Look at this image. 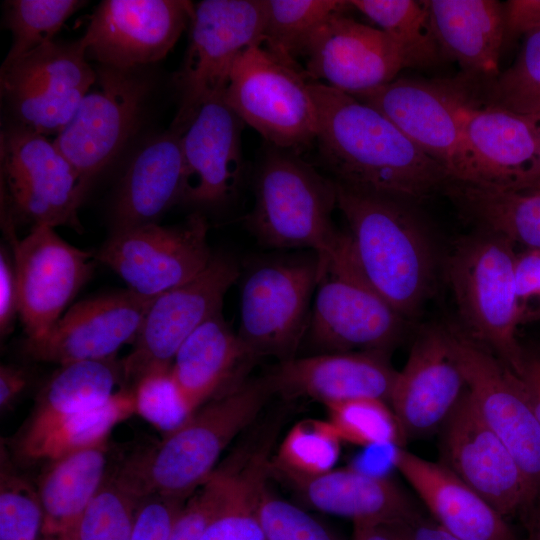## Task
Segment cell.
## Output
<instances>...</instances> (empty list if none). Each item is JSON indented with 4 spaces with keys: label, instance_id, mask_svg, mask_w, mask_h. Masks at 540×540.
I'll return each mask as SVG.
<instances>
[{
    "label": "cell",
    "instance_id": "17",
    "mask_svg": "<svg viewBox=\"0 0 540 540\" xmlns=\"http://www.w3.org/2000/svg\"><path fill=\"white\" fill-rule=\"evenodd\" d=\"M19 317L27 340L45 336L89 280L95 257L63 240L54 228L32 227L22 239L12 236Z\"/></svg>",
    "mask_w": 540,
    "mask_h": 540
},
{
    "label": "cell",
    "instance_id": "53",
    "mask_svg": "<svg viewBox=\"0 0 540 540\" xmlns=\"http://www.w3.org/2000/svg\"><path fill=\"white\" fill-rule=\"evenodd\" d=\"M519 378L540 422V352L524 349L523 369Z\"/></svg>",
    "mask_w": 540,
    "mask_h": 540
},
{
    "label": "cell",
    "instance_id": "43",
    "mask_svg": "<svg viewBox=\"0 0 540 540\" xmlns=\"http://www.w3.org/2000/svg\"><path fill=\"white\" fill-rule=\"evenodd\" d=\"M43 509L37 487L18 474L1 447L0 540H39Z\"/></svg>",
    "mask_w": 540,
    "mask_h": 540
},
{
    "label": "cell",
    "instance_id": "31",
    "mask_svg": "<svg viewBox=\"0 0 540 540\" xmlns=\"http://www.w3.org/2000/svg\"><path fill=\"white\" fill-rule=\"evenodd\" d=\"M46 463L36 486L43 509L41 537L77 540L83 515L108 474L107 442Z\"/></svg>",
    "mask_w": 540,
    "mask_h": 540
},
{
    "label": "cell",
    "instance_id": "40",
    "mask_svg": "<svg viewBox=\"0 0 540 540\" xmlns=\"http://www.w3.org/2000/svg\"><path fill=\"white\" fill-rule=\"evenodd\" d=\"M85 4L78 0L6 1L5 23L12 33V43L2 65L53 42L65 21Z\"/></svg>",
    "mask_w": 540,
    "mask_h": 540
},
{
    "label": "cell",
    "instance_id": "3",
    "mask_svg": "<svg viewBox=\"0 0 540 540\" xmlns=\"http://www.w3.org/2000/svg\"><path fill=\"white\" fill-rule=\"evenodd\" d=\"M273 393L267 376L238 383L208 400L152 448L116 470L140 497L187 500L215 471L232 442L258 416Z\"/></svg>",
    "mask_w": 540,
    "mask_h": 540
},
{
    "label": "cell",
    "instance_id": "1",
    "mask_svg": "<svg viewBox=\"0 0 540 540\" xmlns=\"http://www.w3.org/2000/svg\"><path fill=\"white\" fill-rule=\"evenodd\" d=\"M317 109L316 142L333 180L418 204L452 181L388 118L351 94L309 83Z\"/></svg>",
    "mask_w": 540,
    "mask_h": 540
},
{
    "label": "cell",
    "instance_id": "46",
    "mask_svg": "<svg viewBox=\"0 0 540 540\" xmlns=\"http://www.w3.org/2000/svg\"><path fill=\"white\" fill-rule=\"evenodd\" d=\"M261 520L266 540H339L316 518L267 489Z\"/></svg>",
    "mask_w": 540,
    "mask_h": 540
},
{
    "label": "cell",
    "instance_id": "16",
    "mask_svg": "<svg viewBox=\"0 0 540 540\" xmlns=\"http://www.w3.org/2000/svg\"><path fill=\"white\" fill-rule=\"evenodd\" d=\"M239 275L233 257L214 254L196 277L154 298L133 349L122 359L125 383L134 387L148 373L169 369L187 337L222 309L224 296Z\"/></svg>",
    "mask_w": 540,
    "mask_h": 540
},
{
    "label": "cell",
    "instance_id": "6",
    "mask_svg": "<svg viewBox=\"0 0 540 540\" xmlns=\"http://www.w3.org/2000/svg\"><path fill=\"white\" fill-rule=\"evenodd\" d=\"M320 264L305 337L319 353L354 349L385 352L402 338L408 320L369 284L345 232L336 254Z\"/></svg>",
    "mask_w": 540,
    "mask_h": 540
},
{
    "label": "cell",
    "instance_id": "21",
    "mask_svg": "<svg viewBox=\"0 0 540 540\" xmlns=\"http://www.w3.org/2000/svg\"><path fill=\"white\" fill-rule=\"evenodd\" d=\"M152 301L127 288L82 300L45 336L26 339L24 351L36 361L59 365L116 357L121 347L134 343Z\"/></svg>",
    "mask_w": 540,
    "mask_h": 540
},
{
    "label": "cell",
    "instance_id": "4",
    "mask_svg": "<svg viewBox=\"0 0 540 540\" xmlns=\"http://www.w3.org/2000/svg\"><path fill=\"white\" fill-rule=\"evenodd\" d=\"M255 202L246 225L260 244L309 249L320 262L333 257L345 232L334 224L337 186L293 154L270 145L256 173Z\"/></svg>",
    "mask_w": 540,
    "mask_h": 540
},
{
    "label": "cell",
    "instance_id": "48",
    "mask_svg": "<svg viewBox=\"0 0 540 540\" xmlns=\"http://www.w3.org/2000/svg\"><path fill=\"white\" fill-rule=\"evenodd\" d=\"M515 288L517 326L540 321V250L516 252Z\"/></svg>",
    "mask_w": 540,
    "mask_h": 540
},
{
    "label": "cell",
    "instance_id": "37",
    "mask_svg": "<svg viewBox=\"0 0 540 540\" xmlns=\"http://www.w3.org/2000/svg\"><path fill=\"white\" fill-rule=\"evenodd\" d=\"M394 42L405 68H429L446 59L422 1L352 0Z\"/></svg>",
    "mask_w": 540,
    "mask_h": 540
},
{
    "label": "cell",
    "instance_id": "39",
    "mask_svg": "<svg viewBox=\"0 0 540 540\" xmlns=\"http://www.w3.org/2000/svg\"><path fill=\"white\" fill-rule=\"evenodd\" d=\"M467 86L484 101L540 122V29L525 36L515 62L493 81Z\"/></svg>",
    "mask_w": 540,
    "mask_h": 540
},
{
    "label": "cell",
    "instance_id": "51",
    "mask_svg": "<svg viewBox=\"0 0 540 540\" xmlns=\"http://www.w3.org/2000/svg\"><path fill=\"white\" fill-rule=\"evenodd\" d=\"M395 540H461L435 520H429L415 512L410 517L387 525Z\"/></svg>",
    "mask_w": 540,
    "mask_h": 540
},
{
    "label": "cell",
    "instance_id": "14",
    "mask_svg": "<svg viewBox=\"0 0 540 540\" xmlns=\"http://www.w3.org/2000/svg\"><path fill=\"white\" fill-rule=\"evenodd\" d=\"M96 79L54 143L91 185L140 124L152 81L141 68L99 65Z\"/></svg>",
    "mask_w": 540,
    "mask_h": 540
},
{
    "label": "cell",
    "instance_id": "28",
    "mask_svg": "<svg viewBox=\"0 0 540 540\" xmlns=\"http://www.w3.org/2000/svg\"><path fill=\"white\" fill-rule=\"evenodd\" d=\"M182 132L170 127L137 151L118 187L113 230L157 223L183 193Z\"/></svg>",
    "mask_w": 540,
    "mask_h": 540
},
{
    "label": "cell",
    "instance_id": "25",
    "mask_svg": "<svg viewBox=\"0 0 540 540\" xmlns=\"http://www.w3.org/2000/svg\"><path fill=\"white\" fill-rule=\"evenodd\" d=\"M397 375L386 353H318L280 362L267 375L273 393L333 403L374 398L387 403Z\"/></svg>",
    "mask_w": 540,
    "mask_h": 540
},
{
    "label": "cell",
    "instance_id": "56",
    "mask_svg": "<svg viewBox=\"0 0 540 540\" xmlns=\"http://www.w3.org/2000/svg\"><path fill=\"white\" fill-rule=\"evenodd\" d=\"M39 540H50V539H47V538H44V537H40Z\"/></svg>",
    "mask_w": 540,
    "mask_h": 540
},
{
    "label": "cell",
    "instance_id": "33",
    "mask_svg": "<svg viewBox=\"0 0 540 540\" xmlns=\"http://www.w3.org/2000/svg\"><path fill=\"white\" fill-rule=\"evenodd\" d=\"M443 193L477 229L540 250V186L519 190L452 180Z\"/></svg>",
    "mask_w": 540,
    "mask_h": 540
},
{
    "label": "cell",
    "instance_id": "44",
    "mask_svg": "<svg viewBox=\"0 0 540 540\" xmlns=\"http://www.w3.org/2000/svg\"><path fill=\"white\" fill-rule=\"evenodd\" d=\"M170 368L148 373L132 388L135 414L165 435L180 427L194 413L183 398Z\"/></svg>",
    "mask_w": 540,
    "mask_h": 540
},
{
    "label": "cell",
    "instance_id": "50",
    "mask_svg": "<svg viewBox=\"0 0 540 540\" xmlns=\"http://www.w3.org/2000/svg\"><path fill=\"white\" fill-rule=\"evenodd\" d=\"M503 6L505 40L540 29V0H510Z\"/></svg>",
    "mask_w": 540,
    "mask_h": 540
},
{
    "label": "cell",
    "instance_id": "32",
    "mask_svg": "<svg viewBox=\"0 0 540 540\" xmlns=\"http://www.w3.org/2000/svg\"><path fill=\"white\" fill-rule=\"evenodd\" d=\"M244 345L222 310L197 327L174 356L170 372L189 408L195 412L232 377L244 360Z\"/></svg>",
    "mask_w": 540,
    "mask_h": 540
},
{
    "label": "cell",
    "instance_id": "2",
    "mask_svg": "<svg viewBox=\"0 0 540 540\" xmlns=\"http://www.w3.org/2000/svg\"><path fill=\"white\" fill-rule=\"evenodd\" d=\"M336 186L337 208L347 221L361 272L399 314L413 319L436 281L437 253L429 228L412 203L338 182Z\"/></svg>",
    "mask_w": 540,
    "mask_h": 540
},
{
    "label": "cell",
    "instance_id": "13",
    "mask_svg": "<svg viewBox=\"0 0 540 540\" xmlns=\"http://www.w3.org/2000/svg\"><path fill=\"white\" fill-rule=\"evenodd\" d=\"M437 81L477 168L475 185L519 190L540 186V122L482 100L459 77Z\"/></svg>",
    "mask_w": 540,
    "mask_h": 540
},
{
    "label": "cell",
    "instance_id": "12",
    "mask_svg": "<svg viewBox=\"0 0 540 540\" xmlns=\"http://www.w3.org/2000/svg\"><path fill=\"white\" fill-rule=\"evenodd\" d=\"M96 79L81 40L53 41L2 65L1 97L14 124L55 137L67 126Z\"/></svg>",
    "mask_w": 540,
    "mask_h": 540
},
{
    "label": "cell",
    "instance_id": "47",
    "mask_svg": "<svg viewBox=\"0 0 540 540\" xmlns=\"http://www.w3.org/2000/svg\"><path fill=\"white\" fill-rule=\"evenodd\" d=\"M186 500L149 495L138 505L129 540H170Z\"/></svg>",
    "mask_w": 540,
    "mask_h": 540
},
{
    "label": "cell",
    "instance_id": "7",
    "mask_svg": "<svg viewBox=\"0 0 540 540\" xmlns=\"http://www.w3.org/2000/svg\"><path fill=\"white\" fill-rule=\"evenodd\" d=\"M2 220L82 229L78 210L90 184L54 141L11 125L0 139Z\"/></svg>",
    "mask_w": 540,
    "mask_h": 540
},
{
    "label": "cell",
    "instance_id": "34",
    "mask_svg": "<svg viewBox=\"0 0 540 540\" xmlns=\"http://www.w3.org/2000/svg\"><path fill=\"white\" fill-rule=\"evenodd\" d=\"M269 474L267 447L241 454L230 489L201 540H266L261 506Z\"/></svg>",
    "mask_w": 540,
    "mask_h": 540
},
{
    "label": "cell",
    "instance_id": "24",
    "mask_svg": "<svg viewBox=\"0 0 540 540\" xmlns=\"http://www.w3.org/2000/svg\"><path fill=\"white\" fill-rule=\"evenodd\" d=\"M244 122L224 95L204 103L181 136V203L209 207L227 201L243 173L241 133Z\"/></svg>",
    "mask_w": 540,
    "mask_h": 540
},
{
    "label": "cell",
    "instance_id": "9",
    "mask_svg": "<svg viewBox=\"0 0 540 540\" xmlns=\"http://www.w3.org/2000/svg\"><path fill=\"white\" fill-rule=\"evenodd\" d=\"M224 100L272 146L293 152L316 139L317 109L303 72L260 45L236 59Z\"/></svg>",
    "mask_w": 540,
    "mask_h": 540
},
{
    "label": "cell",
    "instance_id": "22",
    "mask_svg": "<svg viewBox=\"0 0 540 540\" xmlns=\"http://www.w3.org/2000/svg\"><path fill=\"white\" fill-rule=\"evenodd\" d=\"M466 390L446 326L430 324L420 329L397 372L389 403L405 438L423 437L443 426Z\"/></svg>",
    "mask_w": 540,
    "mask_h": 540
},
{
    "label": "cell",
    "instance_id": "42",
    "mask_svg": "<svg viewBox=\"0 0 540 540\" xmlns=\"http://www.w3.org/2000/svg\"><path fill=\"white\" fill-rule=\"evenodd\" d=\"M141 499L116 471L107 474L83 515L77 540H129Z\"/></svg>",
    "mask_w": 540,
    "mask_h": 540
},
{
    "label": "cell",
    "instance_id": "36",
    "mask_svg": "<svg viewBox=\"0 0 540 540\" xmlns=\"http://www.w3.org/2000/svg\"><path fill=\"white\" fill-rule=\"evenodd\" d=\"M350 1L264 0L263 43L283 63L298 68L317 30L334 14L346 13Z\"/></svg>",
    "mask_w": 540,
    "mask_h": 540
},
{
    "label": "cell",
    "instance_id": "27",
    "mask_svg": "<svg viewBox=\"0 0 540 540\" xmlns=\"http://www.w3.org/2000/svg\"><path fill=\"white\" fill-rule=\"evenodd\" d=\"M445 58L455 60L465 79L479 85L499 74L505 43L503 3L496 0H424Z\"/></svg>",
    "mask_w": 540,
    "mask_h": 540
},
{
    "label": "cell",
    "instance_id": "52",
    "mask_svg": "<svg viewBox=\"0 0 540 540\" xmlns=\"http://www.w3.org/2000/svg\"><path fill=\"white\" fill-rule=\"evenodd\" d=\"M28 383L26 372L14 365L0 367V408L9 409Z\"/></svg>",
    "mask_w": 540,
    "mask_h": 540
},
{
    "label": "cell",
    "instance_id": "18",
    "mask_svg": "<svg viewBox=\"0 0 540 540\" xmlns=\"http://www.w3.org/2000/svg\"><path fill=\"white\" fill-rule=\"evenodd\" d=\"M186 0H104L80 38L87 59L121 69L163 59L194 14Z\"/></svg>",
    "mask_w": 540,
    "mask_h": 540
},
{
    "label": "cell",
    "instance_id": "54",
    "mask_svg": "<svg viewBox=\"0 0 540 540\" xmlns=\"http://www.w3.org/2000/svg\"><path fill=\"white\" fill-rule=\"evenodd\" d=\"M353 540H395L387 525L354 523Z\"/></svg>",
    "mask_w": 540,
    "mask_h": 540
},
{
    "label": "cell",
    "instance_id": "26",
    "mask_svg": "<svg viewBox=\"0 0 540 540\" xmlns=\"http://www.w3.org/2000/svg\"><path fill=\"white\" fill-rule=\"evenodd\" d=\"M392 464L407 480L434 520L461 540H517L492 505L443 463L395 447Z\"/></svg>",
    "mask_w": 540,
    "mask_h": 540
},
{
    "label": "cell",
    "instance_id": "35",
    "mask_svg": "<svg viewBox=\"0 0 540 540\" xmlns=\"http://www.w3.org/2000/svg\"><path fill=\"white\" fill-rule=\"evenodd\" d=\"M133 414V389L122 388L107 402L60 421L18 457L24 461L47 462L74 451L106 443L112 429Z\"/></svg>",
    "mask_w": 540,
    "mask_h": 540
},
{
    "label": "cell",
    "instance_id": "45",
    "mask_svg": "<svg viewBox=\"0 0 540 540\" xmlns=\"http://www.w3.org/2000/svg\"><path fill=\"white\" fill-rule=\"evenodd\" d=\"M240 458L241 453L231 456L186 500L170 540L202 539L230 489Z\"/></svg>",
    "mask_w": 540,
    "mask_h": 540
},
{
    "label": "cell",
    "instance_id": "10",
    "mask_svg": "<svg viewBox=\"0 0 540 540\" xmlns=\"http://www.w3.org/2000/svg\"><path fill=\"white\" fill-rule=\"evenodd\" d=\"M320 277L315 253L264 262L243 281L237 332L250 359L294 358L305 337Z\"/></svg>",
    "mask_w": 540,
    "mask_h": 540
},
{
    "label": "cell",
    "instance_id": "5",
    "mask_svg": "<svg viewBox=\"0 0 540 540\" xmlns=\"http://www.w3.org/2000/svg\"><path fill=\"white\" fill-rule=\"evenodd\" d=\"M513 243L477 229L453 243L445 273L463 330L493 352L518 377L524 349L517 337Z\"/></svg>",
    "mask_w": 540,
    "mask_h": 540
},
{
    "label": "cell",
    "instance_id": "55",
    "mask_svg": "<svg viewBox=\"0 0 540 540\" xmlns=\"http://www.w3.org/2000/svg\"><path fill=\"white\" fill-rule=\"evenodd\" d=\"M529 540H540V504L534 510Z\"/></svg>",
    "mask_w": 540,
    "mask_h": 540
},
{
    "label": "cell",
    "instance_id": "41",
    "mask_svg": "<svg viewBox=\"0 0 540 540\" xmlns=\"http://www.w3.org/2000/svg\"><path fill=\"white\" fill-rule=\"evenodd\" d=\"M328 421L341 441L363 447H402L405 435L388 403L359 398L326 405Z\"/></svg>",
    "mask_w": 540,
    "mask_h": 540
},
{
    "label": "cell",
    "instance_id": "29",
    "mask_svg": "<svg viewBox=\"0 0 540 540\" xmlns=\"http://www.w3.org/2000/svg\"><path fill=\"white\" fill-rule=\"evenodd\" d=\"M122 360H84L60 365L36 397L35 405L14 440L20 455L55 425L80 411L107 402L125 388Z\"/></svg>",
    "mask_w": 540,
    "mask_h": 540
},
{
    "label": "cell",
    "instance_id": "23",
    "mask_svg": "<svg viewBox=\"0 0 540 540\" xmlns=\"http://www.w3.org/2000/svg\"><path fill=\"white\" fill-rule=\"evenodd\" d=\"M305 57L309 76L351 95L385 85L405 68L385 32L346 13L332 15L317 30Z\"/></svg>",
    "mask_w": 540,
    "mask_h": 540
},
{
    "label": "cell",
    "instance_id": "20",
    "mask_svg": "<svg viewBox=\"0 0 540 540\" xmlns=\"http://www.w3.org/2000/svg\"><path fill=\"white\" fill-rule=\"evenodd\" d=\"M441 446L444 464L501 515L534 509L521 469L482 419L468 390L442 426Z\"/></svg>",
    "mask_w": 540,
    "mask_h": 540
},
{
    "label": "cell",
    "instance_id": "49",
    "mask_svg": "<svg viewBox=\"0 0 540 540\" xmlns=\"http://www.w3.org/2000/svg\"><path fill=\"white\" fill-rule=\"evenodd\" d=\"M19 316V297L13 259L2 246L0 251V333L10 334Z\"/></svg>",
    "mask_w": 540,
    "mask_h": 540
},
{
    "label": "cell",
    "instance_id": "8",
    "mask_svg": "<svg viewBox=\"0 0 540 540\" xmlns=\"http://www.w3.org/2000/svg\"><path fill=\"white\" fill-rule=\"evenodd\" d=\"M264 0H203L194 7L190 38L175 75L179 106L170 127L187 128L200 107L224 95L232 67L263 43Z\"/></svg>",
    "mask_w": 540,
    "mask_h": 540
},
{
    "label": "cell",
    "instance_id": "15",
    "mask_svg": "<svg viewBox=\"0 0 540 540\" xmlns=\"http://www.w3.org/2000/svg\"><path fill=\"white\" fill-rule=\"evenodd\" d=\"M208 223L199 212L182 223H152L112 231L95 260L109 267L137 295L154 299L201 273L214 254Z\"/></svg>",
    "mask_w": 540,
    "mask_h": 540
},
{
    "label": "cell",
    "instance_id": "19",
    "mask_svg": "<svg viewBox=\"0 0 540 540\" xmlns=\"http://www.w3.org/2000/svg\"><path fill=\"white\" fill-rule=\"evenodd\" d=\"M352 96L381 112L453 181L479 183L453 107L437 80L398 78Z\"/></svg>",
    "mask_w": 540,
    "mask_h": 540
},
{
    "label": "cell",
    "instance_id": "38",
    "mask_svg": "<svg viewBox=\"0 0 540 540\" xmlns=\"http://www.w3.org/2000/svg\"><path fill=\"white\" fill-rule=\"evenodd\" d=\"M341 442L328 420H301L287 432L270 460V473L290 484L323 475L335 468Z\"/></svg>",
    "mask_w": 540,
    "mask_h": 540
},
{
    "label": "cell",
    "instance_id": "30",
    "mask_svg": "<svg viewBox=\"0 0 540 540\" xmlns=\"http://www.w3.org/2000/svg\"><path fill=\"white\" fill-rule=\"evenodd\" d=\"M291 485L312 508L348 518L353 524L389 525L416 512L395 482L356 467L334 468Z\"/></svg>",
    "mask_w": 540,
    "mask_h": 540
},
{
    "label": "cell",
    "instance_id": "11",
    "mask_svg": "<svg viewBox=\"0 0 540 540\" xmlns=\"http://www.w3.org/2000/svg\"><path fill=\"white\" fill-rule=\"evenodd\" d=\"M445 326L470 397L482 419L517 462L535 510L540 504V422L524 386L493 352L460 326Z\"/></svg>",
    "mask_w": 540,
    "mask_h": 540
}]
</instances>
